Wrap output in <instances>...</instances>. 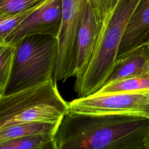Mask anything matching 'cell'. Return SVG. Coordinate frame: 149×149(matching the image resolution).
Instances as JSON below:
<instances>
[{"mask_svg":"<svg viewBox=\"0 0 149 149\" xmlns=\"http://www.w3.org/2000/svg\"><path fill=\"white\" fill-rule=\"evenodd\" d=\"M149 118L68 112L54 136L55 149H146Z\"/></svg>","mask_w":149,"mask_h":149,"instance_id":"obj_1","label":"cell"},{"mask_svg":"<svg viewBox=\"0 0 149 149\" xmlns=\"http://www.w3.org/2000/svg\"><path fill=\"white\" fill-rule=\"evenodd\" d=\"M69 112L53 79L0 95V130L28 122L60 125Z\"/></svg>","mask_w":149,"mask_h":149,"instance_id":"obj_2","label":"cell"},{"mask_svg":"<svg viewBox=\"0 0 149 149\" xmlns=\"http://www.w3.org/2000/svg\"><path fill=\"white\" fill-rule=\"evenodd\" d=\"M139 0H117L104 22L98 43L81 79L74 83L78 97L93 95L105 84L117 59L128 22Z\"/></svg>","mask_w":149,"mask_h":149,"instance_id":"obj_3","label":"cell"},{"mask_svg":"<svg viewBox=\"0 0 149 149\" xmlns=\"http://www.w3.org/2000/svg\"><path fill=\"white\" fill-rule=\"evenodd\" d=\"M15 44L13 69L5 94L53 79L58 58L57 38L37 34L24 37Z\"/></svg>","mask_w":149,"mask_h":149,"instance_id":"obj_4","label":"cell"},{"mask_svg":"<svg viewBox=\"0 0 149 149\" xmlns=\"http://www.w3.org/2000/svg\"><path fill=\"white\" fill-rule=\"evenodd\" d=\"M69 111L85 114H120L149 118V90L118 92L78 97Z\"/></svg>","mask_w":149,"mask_h":149,"instance_id":"obj_5","label":"cell"},{"mask_svg":"<svg viewBox=\"0 0 149 149\" xmlns=\"http://www.w3.org/2000/svg\"><path fill=\"white\" fill-rule=\"evenodd\" d=\"M87 0H62V24L57 37L58 58L53 80L56 83L75 76L77 38Z\"/></svg>","mask_w":149,"mask_h":149,"instance_id":"obj_6","label":"cell"},{"mask_svg":"<svg viewBox=\"0 0 149 149\" xmlns=\"http://www.w3.org/2000/svg\"><path fill=\"white\" fill-rule=\"evenodd\" d=\"M116 0H87L77 38L75 83L84 74L96 48L104 22Z\"/></svg>","mask_w":149,"mask_h":149,"instance_id":"obj_7","label":"cell"},{"mask_svg":"<svg viewBox=\"0 0 149 149\" xmlns=\"http://www.w3.org/2000/svg\"><path fill=\"white\" fill-rule=\"evenodd\" d=\"M62 17V0H47L2 42L15 44L24 37L37 34L49 35L57 38Z\"/></svg>","mask_w":149,"mask_h":149,"instance_id":"obj_8","label":"cell"},{"mask_svg":"<svg viewBox=\"0 0 149 149\" xmlns=\"http://www.w3.org/2000/svg\"><path fill=\"white\" fill-rule=\"evenodd\" d=\"M146 44H149V0H139L125 29L117 59Z\"/></svg>","mask_w":149,"mask_h":149,"instance_id":"obj_9","label":"cell"},{"mask_svg":"<svg viewBox=\"0 0 149 149\" xmlns=\"http://www.w3.org/2000/svg\"><path fill=\"white\" fill-rule=\"evenodd\" d=\"M149 73V44L138 47L118 58L104 84Z\"/></svg>","mask_w":149,"mask_h":149,"instance_id":"obj_10","label":"cell"},{"mask_svg":"<svg viewBox=\"0 0 149 149\" xmlns=\"http://www.w3.org/2000/svg\"><path fill=\"white\" fill-rule=\"evenodd\" d=\"M59 125L44 122H28L16 124L0 130V143L13 139L37 134H53Z\"/></svg>","mask_w":149,"mask_h":149,"instance_id":"obj_11","label":"cell"},{"mask_svg":"<svg viewBox=\"0 0 149 149\" xmlns=\"http://www.w3.org/2000/svg\"><path fill=\"white\" fill-rule=\"evenodd\" d=\"M53 134H37L17 137L0 143V149H55Z\"/></svg>","mask_w":149,"mask_h":149,"instance_id":"obj_12","label":"cell"},{"mask_svg":"<svg viewBox=\"0 0 149 149\" xmlns=\"http://www.w3.org/2000/svg\"><path fill=\"white\" fill-rule=\"evenodd\" d=\"M146 90H149V73L106 84L95 94H105L118 92Z\"/></svg>","mask_w":149,"mask_h":149,"instance_id":"obj_13","label":"cell"},{"mask_svg":"<svg viewBox=\"0 0 149 149\" xmlns=\"http://www.w3.org/2000/svg\"><path fill=\"white\" fill-rule=\"evenodd\" d=\"M16 53V44L0 42V95L5 94L10 81Z\"/></svg>","mask_w":149,"mask_h":149,"instance_id":"obj_14","label":"cell"},{"mask_svg":"<svg viewBox=\"0 0 149 149\" xmlns=\"http://www.w3.org/2000/svg\"><path fill=\"white\" fill-rule=\"evenodd\" d=\"M46 1L44 0L30 8L14 14L0 16V42L4 41L15 29Z\"/></svg>","mask_w":149,"mask_h":149,"instance_id":"obj_15","label":"cell"},{"mask_svg":"<svg viewBox=\"0 0 149 149\" xmlns=\"http://www.w3.org/2000/svg\"><path fill=\"white\" fill-rule=\"evenodd\" d=\"M44 0H0V16L14 14L39 3Z\"/></svg>","mask_w":149,"mask_h":149,"instance_id":"obj_16","label":"cell"},{"mask_svg":"<svg viewBox=\"0 0 149 149\" xmlns=\"http://www.w3.org/2000/svg\"><path fill=\"white\" fill-rule=\"evenodd\" d=\"M146 149H149V132L146 139Z\"/></svg>","mask_w":149,"mask_h":149,"instance_id":"obj_17","label":"cell"}]
</instances>
